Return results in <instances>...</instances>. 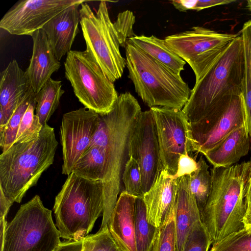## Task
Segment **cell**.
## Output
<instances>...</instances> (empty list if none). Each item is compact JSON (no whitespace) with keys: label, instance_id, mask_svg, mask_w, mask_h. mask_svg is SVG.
Listing matches in <instances>:
<instances>
[{"label":"cell","instance_id":"cell-25","mask_svg":"<svg viewBox=\"0 0 251 251\" xmlns=\"http://www.w3.org/2000/svg\"><path fill=\"white\" fill-rule=\"evenodd\" d=\"M64 92L62 88L61 81L50 78L41 90L36 93L35 114L43 126L47 124L58 108L61 97Z\"/></svg>","mask_w":251,"mask_h":251},{"label":"cell","instance_id":"cell-8","mask_svg":"<svg viewBox=\"0 0 251 251\" xmlns=\"http://www.w3.org/2000/svg\"><path fill=\"white\" fill-rule=\"evenodd\" d=\"M80 25L86 50L112 82L121 78L126 60L120 50V43L109 17L106 2H100L95 13L86 3L81 4Z\"/></svg>","mask_w":251,"mask_h":251},{"label":"cell","instance_id":"cell-42","mask_svg":"<svg viewBox=\"0 0 251 251\" xmlns=\"http://www.w3.org/2000/svg\"><path fill=\"white\" fill-rule=\"evenodd\" d=\"M244 227L251 229V205L247 207V211L244 217Z\"/></svg>","mask_w":251,"mask_h":251},{"label":"cell","instance_id":"cell-38","mask_svg":"<svg viewBox=\"0 0 251 251\" xmlns=\"http://www.w3.org/2000/svg\"><path fill=\"white\" fill-rule=\"evenodd\" d=\"M236 1L235 0H197L194 10L199 11L204 9L217 5L228 4Z\"/></svg>","mask_w":251,"mask_h":251},{"label":"cell","instance_id":"cell-4","mask_svg":"<svg viewBox=\"0 0 251 251\" xmlns=\"http://www.w3.org/2000/svg\"><path fill=\"white\" fill-rule=\"evenodd\" d=\"M104 209L101 180L72 172L55 198L53 211L61 238L77 241L87 236Z\"/></svg>","mask_w":251,"mask_h":251},{"label":"cell","instance_id":"cell-19","mask_svg":"<svg viewBox=\"0 0 251 251\" xmlns=\"http://www.w3.org/2000/svg\"><path fill=\"white\" fill-rule=\"evenodd\" d=\"M0 129L5 127L20 100L31 88L17 61H10L0 74Z\"/></svg>","mask_w":251,"mask_h":251},{"label":"cell","instance_id":"cell-40","mask_svg":"<svg viewBox=\"0 0 251 251\" xmlns=\"http://www.w3.org/2000/svg\"><path fill=\"white\" fill-rule=\"evenodd\" d=\"M197 0H174L172 4L175 8L180 12H184L188 10H194Z\"/></svg>","mask_w":251,"mask_h":251},{"label":"cell","instance_id":"cell-7","mask_svg":"<svg viewBox=\"0 0 251 251\" xmlns=\"http://www.w3.org/2000/svg\"><path fill=\"white\" fill-rule=\"evenodd\" d=\"M0 223V251H55L61 243L51 211L38 195L22 205L8 224Z\"/></svg>","mask_w":251,"mask_h":251},{"label":"cell","instance_id":"cell-6","mask_svg":"<svg viewBox=\"0 0 251 251\" xmlns=\"http://www.w3.org/2000/svg\"><path fill=\"white\" fill-rule=\"evenodd\" d=\"M244 72L243 43L239 35L191 89L189 100L182 109L188 122L198 121L218 104L241 93Z\"/></svg>","mask_w":251,"mask_h":251},{"label":"cell","instance_id":"cell-39","mask_svg":"<svg viewBox=\"0 0 251 251\" xmlns=\"http://www.w3.org/2000/svg\"><path fill=\"white\" fill-rule=\"evenodd\" d=\"M82 239L79 241H67L61 242L55 251H82Z\"/></svg>","mask_w":251,"mask_h":251},{"label":"cell","instance_id":"cell-43","mask_svg":"<svg viewBox=\"0 0 251 251\" xmlns=\"http://www.w3.org/2000/svg\"><path fill=\"white\" fill-rule=\"evenodd\" d=\"M250 161L251 163V168L248 182V189L246 198L247 207L251 205V158Z\"/></svg>","mask_w":251,"mask_h":251},{"label":"cell","instance_id":"cell-35","mask_svg":"<svg viewBox=\"0 0 251 251\" xmlns=\"http://www.w3.org/2000/svg\"><path fill=\"white\" fill-rule=\"evenodd\" d=\"M211 245L209 236L201 223L189 234L183 251H209Z\"/></svg>","mask_w":251,"mask_h":251},{"label":"cell","instance_id":"cell-14","mask_svg":"<svg viewBox=\"0 0 251 251\" xmlns=\"http://www.w3.org/2000/svg\"><path fill=\"white\" fill-rule=\"evenodd\" d=\"M84 0H25L12 7L0 21V28L17 35L31 36L67 8Z\"/></svg>","mask_w":251,"mask_h":251},{"label":"cell","instance_id":"cell-17","mask_svg":"<svg viewBox=\"0 0 251 251\" xmlns=\"http://www.w3.org/2000/svg\"><path fill=\"white\" fill-rule=\"evenodd\" d=\"M81 4L77 3L64 9L49 21L42 28L59 61L71 50L79 32V7Z\"/></svg>","mask_w":251,"mask_h":251},{"label":"cell","instance_id":"cell-24","mask_svg":"<svg viewBox=\"0 0 251 251\" xmlns=\"http://www.w3.org/2000/svg\"><path fill=\"white\" fill-rule=\"evenodd\" d=\"M241 33L244 54V72L241 95L245 126L251 138V20L244 23Z\"/></svg>","mask_w":251,"mask_h":251},{"label":"cell","instance_id":"cell-21","mask_svg":"<svg viewBox=\"0 0 251 251\" xmlns=\"http://www.w3.org/2000/svg\"><path fill=\"white\" fill-rule=\"evenodd\" d=\"M136 197L122 191L118 197L108 228L122 251H137L135 239Z\"/></svg>","mask_w":251,"mask_h":251},{"label":"cell","instance_id":"cell-27","mask_svg":"<svg viewBox=\"0 0 251 251\" xmlns=\"http://www.w3.org/2000/svg\"><path fill=\"white\" fill-rule=\"evenodd\" d=\"M135 217L137 251H151L157 228L148 222L146 206L142 197L136 198Z\"/></svg>","mask_w":251,"mask_h":251},{"label":"cell","instance_id":"cell-22","mask_svg":"<svg viewBox=\"0 0 251 251\" xmlns=\"http://www.w3.org/2000/svg\"><path fill=\"white\" fill-rule=\"evenodd\" d=\"M245 125L234 129L217 146L203 154L213 167H226L236 164L248 154L251 140Z\"/></svg>","mask_w":251,"mask_h":251},{"label":"cell","instance_id":"cell-3","mask_svg":"<svg viewBox=\"0 0 251 251\" xmlns=\"http://www.w3.org/2000/svg\"><path fill=\"white\" fill-rule=\"evenodd\" d=\"M58 145L54 129L47 124L39 137L16 142L0 155V189L12 202L20 203L26 192L54 160Z\"/></svg>","mask_w":251,"mask_h":251},{"label":"cell","instance_id":"cell-13","mask_svg":"<svg viewBox=\"0 0 251 251\" xmlns=\"http://www.w3.org/2000/svg\"><path fill=\"white\" fill-rule=\"evenodd\" d=\"M100 114L85 107L65 113L60 126L62 173L69 175L89 148L100 124Z\"/></svg>","mask_w":251,"mask_h":251},{"label":"cell","instance_id":"cell-45","mask_svg":"<svg viewBox=\"0 0 251 251\" xmlns=\"http://www.w3.org/2000/svg\"></svg>","mask_w":251,"mask_h":251},{"label":"cell","instance_id":"cell-5","mask_svg":"<svg viewBox=\"0 0 251 251\" xmlns=\"http://www.w3.org/2000/svg\"><path fill=\"white\" fill-rule=\"evenodd\" d=\"M128 77L135 92L150 108L182 110L191 93L180 76L127 40L125 47Z\"/></svg>","mask_w":251,"mask_h":251},{"label":"cell","instance_id":"cell-29","mask_svg":"<svg viewBox=\"0 0 251 251\" xmlns=\"http://www.w3.org/2000/svg\"><path fill=\"white\" fill-rule=\"evenodd\" d=\"M198 164L197 171L190 175V187L201 213L211 193L212 178L209 166L202 155Z\"/></svg>","mask_w":251,"mask_h":251},{"label":"cell","instance_id":"cell-28","mask_svg":"<svg viewBox=\"0 0 251 251\" xmlns=\"http://www.w3.org/2000/svg\"><path fill=\"white\" fill-rule=\"evenodd\" d=\"M35 96L36 93L31 87L18 103L7 125L0 129L2 152L6 151L14 143L24 113Z\"/></svg>","mask_w":251,"mask_h":251},{"label":"cell","instance_id":"cell-23","mask_svg":"<svg viewBox=\"0 0 251 251\" xmlns=\"http://www.w3.org/2000/svg\"><path fill=\"white\" fill-rule=\"evenodd\" d=\"M136 47L176 73L180 75L186 62L166 44L154 35H135L127 40Z\"/></svg>","mask_w":251,"mask_h":251},{"label":"cell","instance_id":"cell-36","mask_svg":"<svg viewBox=\"0 0 251 251\" xmlns=\"http://www.w3.org/2000/svg\"><path fill=\"white\" fill-rule=\"evenodd\" d=\"M135 21V17L133 13L129 10H127L118 15L113 25L118 34L121 47L125 48L127 40L136 35L133 31Z\"/></svg>","mask_w":251,"mask_h":251},{"label":"cell","instance_id":"cell-1","mask_svg":"<svg viewBox=\"0 0 251 251\" xmlns=\"http://www.w3.org/2000/svg\"><path fill=\"white\" fill-rule=\"evenodd\" d=\"M141 112L137 100L129 92H126L118 96L109 112L100 114L99 127L90 146H100L105 151L102 181L104 209L100 228L108 227L122 189L124 170L130 158L131 135Z\"/></svg>","mask_w":251,"mask_h":251},{"label":"cell","instance_id":"cell-37","mask_svg":"<svg viewBox=\"0 0 251 251\" xmlns=\"http://www.w3.org/2000/svg\"><path fill=\"white\" fill-rule=\"evenodd\" d=\"M198 168V162L189 154L180 155L177 165V170L175 177L176 178L181 176L191 175Z\"/></svg>","mask_w":251,"mask_h":251},{"label":"cell","instance_id":"cell-10","mask_svg":"<svg viewBox=\"0 0 251 251\" xmlns=\"http://www.w3.org/2000/svg\"><path fill=\"white\" fill-rule=\"evenodd\" d=\"M239 35L200 26L166 36L167 45L193 70L196 83L216 64Z\"/></svg>","mask_w":251,"mask_h":251},{"label":"cell","instance_id":"cell-41","mask_svg":"<svg viewBox=\"0 0 251 251\" xmlns=\"http://www.w3.org/2000/svg\"><path fill=\"white\" fill-rule=\"evenodd\" d=\"M12 202L0 189V218H6Z\"/></svg>","mask_w":251,"mask_h":251},{"label":"cell","instance_id":"cell-30","mask_svg":"<svg viewBox=\"0 0 251 251\" xmlns=\"http://www.w3.org/2000/svg\"><path fill=\"white\" fill-rule=\"evenodd\" d=\"M176 202V199L169 215L157 228L151 251H177L175 225Z\"/></svg>","mask_w":251,"mask_h":251},{"label":"cell","instance_id":"cell-34","mask_svg":"<svg viewBox=\"0 0 251 251\" xmlns=\"http://www.w3.org/2000/svg\"><path fill=\"white\" fill-rule=\"evenodd\" d=\"M122 181L125 186L124 191L126 193L136 197H143L140 167L132 157H130L125 166Z\"/></svg>","mask_w":251,"mask_h":251},{"label":"cell","instance_id":"cell-20","mask_svg":"<svg viewBox=\"0 0 251 251\" xmlns=\"http://www.w3.org/2000/svg\"><path fill=\"white\" fill-rule=\"evenodd\" d=\"M31 36L33 40L32 54L25 74L33 90L37 93L51 75L59 70L61 64L42 29L36 31Z\"/></svg>","mask_w":251,"mask_h":251},{"label":"cell","instance_id":"cell-32","mask_svg":"<svg viewBox=\"0 0 251 251\" xmlns=\"http://www.w3.org/2000/svg\"><path fill=\"white\" fill-rule=\"evenodd\" d=\"M209 251H251V229H243L212 245Z\"/></svg>","mask_w":251,"mask_h":251},{"label":"cell","instance_id":"cell-11","mask_svg":"<svg viewBox=\"0 0 251 251\" xmlns=\"http://www.w3.org/2000/svg\"><path fill=\"white\" fill-rule=\"evenodd\" d=\"M245 125L241 93L218 104L197 122L189 123L193 152L204 154L235 128Z\"/></svg>","mask_w":251,"mask_h":251},{"label":"cell","instance_id":"cell-31","mask_svg":"<svg viewBox=\"0 0 251 251\" xmlns=\"http://www.w3.org/2000/svg\"><path fill=\"white\" fill-rule=\"evenodd\" d=\"M36 105L35 96L24 113L14 143L28 142L39 137L43 126L35 114Z\"/></svg>","mask_w":251,"mask_h":251},{"label":"cell","instance_id":"cell-18","mask_svg":"<svg viewBox=\"0 0 251 251\" xmlns=\"http://www.w3.org/2000/svg\"><path fill=\"white\" fill-rule=\"evenodd\" d=\"M190 175L177 178L175 210L177 251H183L192 230L201 224V213L190 187Z\"/></svg>","mask_w":251,"mask_h":251},{"label":"cell","instance_id":"cell-26","mask_svg":"<svg viewBox=\"0 0 251 251\" xmlns=\"http://www.w3.org/2000/svg\"><path fill=\"white\" fill-rule=\"evenodd\" d=\"M104 166V148L94 145L90 146L80 157L74 166L72 172L86 179L102 181Z\"/></svg>","mask_w":251,"mask_h":251},{"label":"cell","instance_id":"cell-2","mask_svg":"<svg viewBox=\"0 0 251 251\" xmlns=\"http://www.w3.org/2000/svg\"><path fill=\"white\" fill-rule=\"evenodd\" d=\"M250 161L210 169L212 188L201 212L212 245L243 228Z\"/></svg>","mask_w":251,"mask_h":251},{"label":"cell","instance_id":"cell-33","mask_svg":"<svg viewBox=\"0 0 251 251\" xmlns=\"http://www.w3.org/2000/svg\"><path fill=\"white\" fill-rule=\"evenodd\" d=\"M82 251H122L112 236L108 227L100 228L94 234L82 239Z\"/></svg>","mask_w":251,"mask_h":251},{"label":"cell","instance_id":"cell-16","mask_svg":"<svg viewBox=\"0 0 251 251\" xmlns=\"http://www.w3.org/2000/svg\"><path fill=\"white\" fill-rule=\"evenodd\" d=\"M177 178L161 170L150 189L143 195L148 222L158 228L169 215L176 199Z\"/></svg>","mask_w":251,"mask_h":251},{"label":"cell","instance_id":"cell-44","mask_svg":"<svg viewBox=\"0 0 251 251\" xmlns=\"http://www.w3.org/2000/svg\"><path fill=\"white\" fill-rule=\"evenodd\" d=\"M247 7L248 9L251 12V0H247Z\"/></svg>","mask_w":251,"mask_h":251},{"label":"cell","instance_id":"cell-12","mask_svg":"<svg viewBox=\"0 0 251 251\" xmlns=\"http://www.w3.org/2000/svg\"><path fill=\"white\" fill-rule=\"evenodd\" d=\"M150 110L156 130L161 170L174 176L180 155L193 153L189 123L180 109L158 106L151 107Z\"/></svg>","mask_w":251,"mask_h":251},{"label":"cell","instance_id":"cell-9","mask_svg":"<svg viewBox=\"0 0 251 251\" xmlns=\"http://www.w3.org/2000/svg\"><path fill=\"white\" fill-rule=\"evenodd\" d=\"M64 64L65 77L84 107L99 114L109 112L118 93L90 53L87 50H71Z\"/></svg>","mask_w":251,"mask_h":251},{"label":"cell","instance_id":"cell-15","mask_svg":"<svg viewBox=\"0 0 251 251\" xmlns=\"http://www.w3.org/2000/svg\"><path fill=\"white\" fill-rule=\"evenodd\" d=\"M129 155L140 167L144 195L151 187L161 171L156 130L150 110L142 111L139 116L130 139Z\"/></svg>","mask_w":251,"mask_h":251}]
</instances>
